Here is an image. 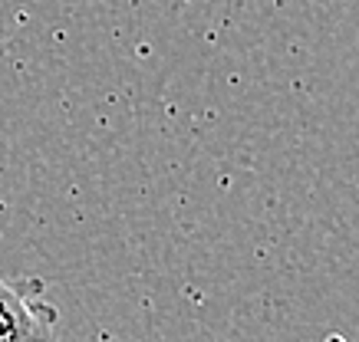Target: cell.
Listing matches in <instances>:
<instances>
[{
    "mask_svg": "<svg viewBox=\"0 0 359 342\" xmlns=\"http://www.w3.org/2000/svg\"><path fill=\"white\" fill-rule=\"evenodd\" d=\"M40 280H4L0 276V342H20L50 336L56 309L46 306Z\"/></svg>",
    "mask_w": 359,
    "mask_h": 342,
    "instance_id": "obj_1",
    "label": "cell"
}]
</instances>
